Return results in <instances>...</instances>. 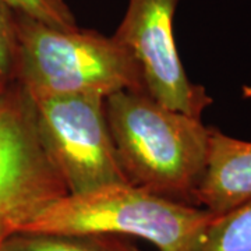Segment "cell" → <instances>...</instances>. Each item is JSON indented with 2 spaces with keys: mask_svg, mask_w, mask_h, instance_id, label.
Here are the masks:
<instances>
[{
  "mask_svg": "<svg viewBox=\"0 0 251 251\" xmlns=\"http://www.w3.org/2000/svg\"><path fill=\"white\" fill-rule=\"evenodd\" d=\"M105 112L128 183L196 205L211 127L202 119L163 106L145 91H117L105 98Z\"/></svg>",
  "mask_w": 251,
  "mask_h": 251,
  "instance_id": "6da1fadb",
  "label": "cell"
},
{
  "mask_svg": "<svg viewBox=\"0 0 251 251\" xmlns=\"http://www.w3.org/2000/svg\"><path fill=\"white\" fill-rule=\"evenodd\" d=\"M14 81L31 99L117 91H145L131 54L113 36L92 29L54 28L14 11Z\"/></svg>",
  "mask_w": 251,
  "mask_h": 251,
  "instance_id": "7a4b0ae2",
  "label": "cell"
},
{
  "mask_svg": "<svg viewBox=\"0 0 251 251\" xmlns=\"http://www.w3.org/2000/svg\"><path fill=\"white\" fill-rule=\"evenodd\" d=\"M214 215L204 208L122 183L59 198L17 233L122 234L147 240L158 251H194Z\"/></svg>",
  "mask_w": 251,
  "mask_h": 251,
  "instance_id": "3957f363",
  "label": "cell"
},
{
  "mask_svg": "<svg viewBox=\"0 0 251 251\" xmlns=\"http://www.w3.org/2000/svg\"><path fill=\"white\" fill-rule=\"evenodd\" d=\"M38 134L69 194L128 183L109 130L105 98L57 95L32 99Z\"/></svg>",
  "mask_w": 251,
  "mask_h": 251,
  "instance_id": "277c9868",
  "label": "cell"
},
{
  "mask_svg": "<svg viewBox=\"0 0 251 251\" xmlns=\"http://www.w3.org/2000/svg\"><path fill=\"white\" fill-rule=\"evenodd\" d=\"M67 194L38 134L32 99L13 81L0 92V240Z\"/></svg>",
  "mask_w": 251,
  "mask_h": 251,
  "instance_id": "5b68a950",
  "label": "cell"
},
{
  "mask_svg": "<svg viewBox=\"0 0 251 251\" xmlns=\"http://www.w3.org/2000/svg\"><path fill=\"white\" fill-rule=\"evenodd\" d=\"M181 0H128L113 39L125 48L141 74L145 92L166 108L202 119L211 103L202 85L188 80L180 59L173 18Z\"/></svg>",
  "mask_w": 251,
  "mask_h": 251,
  "instance_id": "8992f818",
  "label": "cell"
},
{
  "mask_svg": "<svg viewBox=\"0 0 251 251\" xmlns=\"http://www.w3.org/2000/svg\"><path fill=\"white\" fill-rule=\"evenodd\" d=\"M251 198V141L211 127L206 168L194 204L224 214Z\"/></svg>",
  "mask_w": 251,
  "mask_h": 251,
  "instance_id": "52a82bcc",
  "label": "cell"
},
{
  "mask_svg": "<svg viewBox=\"0 0 251 251\" xmlns=\"http://www.w3.org/2000/svg\"><path fill=\"white\" fill-rule=\"evenodd\" d=\"M7 251H138L116 236L14 233L3 240Z\"/></svg>",
  "mask_w": 251,
  "mask_h": 251,
  "instance_id": "ba28073f",
  "label": "cell"
},
{
  "mask_svg": "<svg viewBox=\"0 0 251 251\" xmlns=\"http://www.w3.org/2000/svg\"><path fill=\"white\" fill-rule=\"evenodd\" d=\"M194 251H251V198L214 215Z\"/></svg>",
  "mask_w": 251,
  "mask_h": 251,
  "instance_id": "9c48e42d",
  "label": "cell"
},
{
  "mask_svg": "<svg viewBox=\"0 0 251 251\" xmlns=\"http://www.w3.org/2000/svg\"><path fill=\"white\" fill-rule=\"evenodd\" d=\"M10 9L54 28H75V17L64 0H3Z\"/></svg>",
  "mask_w": 251,
  "mask_h": 251,
  "instance_id": "30bf717a",
  "label": "cell"
},
{
  "mask_svg": "<svg viewBox=\"0 0 251 251\" xmlns=\"http://www.w3.org/2000/svg\"><path fill=\"white\" fill-rule=\"evenodd\" d=\"M17 56L16 14L0 0V81L9 84L14 81Z\"/></svg>",
  "mask_w": 251,
  "mask_h": 251,
  "instance_id": "8fae6325",
  "label": "cell"
},
{
  "mask_svg": "<svg viewBox=\"0 0 251 251\" xmlns=\"http://www.w3.org/2000/svg\"><path fill=\"white\" fill-rule=\"evenodd\" d=\"M10 84V82H9ZM6 85H7V84H6V82H3V81H0V92H1V91L4 90V88H6Z\"/></svg>",
  "mask_w": 251,
  "mask_h": 251,
  "instance_id": "7c38bea8",
  "label": "cell"
},
{
  "mask_svg": "<svg viewBox=\"0 0 251 251\" xmlns=\"http://www.w3.org/2000/svg\"><path fill=\"white\" fill-rule=\"evenodd\" d=\"M0 251H7L4 249V246H3V240H0Z\"/></svg>",
  "mask_w": 251,
  "mask_h": 251,
  "instance_id": "4fadbf2b",
  "label": "cell"
}]
</instances>
